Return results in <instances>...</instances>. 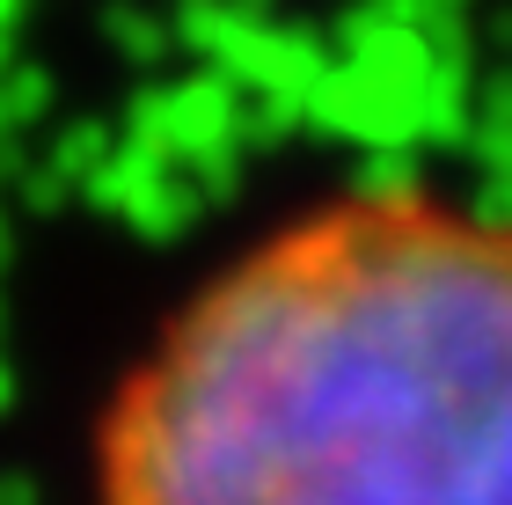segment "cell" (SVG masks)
Wrapping results in <instances>:
<instances>
[{"instance_id": "1", "label": "cell", "mask_w": 512, "mask_h": 505, "mask_svg": "<svg viewBox=\"0 0 512 505\" xmlns=\"http://www.w3.org/2000/svg\"><path fill=\"white\" fill-rule=\"evenodd\" d=\"M103 505H512V220L432 191L308 205L118 381Z\"/></svg>"}]
</instances>
